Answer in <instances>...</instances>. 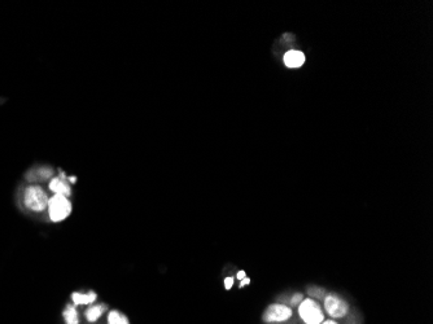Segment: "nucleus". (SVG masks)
Here are the masks:
<instances>
[{"instance_id":"nucleus-18","label":"nucleus","mask_w":433,"mask_h":324,"mask_svg":"<svg viewBox=\"0 0 433 324\" xmlns=\"http://www.w3.org/2000/svg\"><path fill=\"white\" fill-rule=\"evenodd\" d=\"M68 179L72 182V183H75V181H77V178H75V177H70V178H68Z\"/></svg>"},{"instance_id":"nucleus-9","label":"nucleus","mask_w":433,"mask_h":324,"mask_svg":"<svg viewBox=\"0 0 433 324\" xmlns=\"http://www.w3.org/2000/svg\"><path fill=\"white\" fill-rule=\"evenodd\" d=\"M52 169L50 168H41L39 170H33L28 174V179H30V182H37V181H43V179H48L52 177Z\"/></svg>"},{"instance_id":"nucleus-12","label":"nucleus","mask_w":433,"mask_h":324,"mask_svg":"<svg viewBox=\"0 0 433 324\" xmlns=\"http://www.w3.org/2000/svg\"><path fill=\"white\" fill-rule=\"evenodd\" d=\"M108 324H130V321L126 315L121 314L119 311H112L108 316Z\"/></svg>"},{"instance_id":"nucleus-17","label":"nucleus","mask_w":433,"mask_h":324,"mask_svg":"<svg viewBox=\"0 0 433 324\" xmlns=\"http://www.w3.org/2000/svg\"><path fill=\"white\" fill-rule=\"evenodd\" d=\"M244 277H245V272H244V271H239V272H237V279H240V280H241V279H244Z\"/></svg>"},{"instance_id":"nucleus-14","label":"nucleus","mask_w":433,"mask_h":324,"mask_svg":"<svg viewBox=\"0 0 433 324\" xmlns=\"http://www.w3.org/2000/svg\"><path fill=\"white\" fill-rule=\"evenodd\" d=\"M301 302H303V294H300V293H296L291 299V305L292 306H296Z\"/></svg>"},{"instance_id":"nucleus-2","label":"nucleus","mask_w":433,"mask_h":324,"mask_svg":"<svg viewBox=\"0 0 433 324\" xmlns=\"http://www.w3.org/2000/svg\"><path fill=\"white\" fill-rule=\"evenodd\" d=\"M299 314L306 324H322L324 315L321 305L312 298H308L300 303Z\"/></svg>"},{"instance_id":"nucleus-11","label":"nucleus","mask_w":433,"mask_h":324,"mask_svg":"<svg viewBox=\"0 0 433 324\" xmlns=\"http://www.w3.org/2000/svg\"><path fill=\"white\" fill-rule=\"evenodd\" d=\"M63 315H64V319H65L66 324H78L79 323L78 312H77L75 307H73L72 305L66 306L65 311L63 312Z\"/></svg>"},{"instance_id":"nucleus-16","label":"nucleus","mask_w":433,"mask_h":324,"mask_svg":"<svg viewBox=\"0 0 433 324\" xmlns=\"http://www.w3.org/2000/svg\"><path fill=\"white\" fill-rule=\"evenodd\" d=\"M249 283H250L249 279H243V281H241V284H240V288L245 287V285H248Z\"/></svg>"},{"instance_id":"nucleus-4","label":"nucleus","mask_w":433,"mask_h":324,"mask_svg":"<svg viewBox=\"0 0 433 324\" xmlns=\"http://www.w3.org/2000/svg\"><path fill=\"white\" fill-rule=\"evenodd\" d=\"M324 308L332 318H343L348 314L349 306L343 298H340L336 294H328L324 299Z\"/></svg>"},{"instance_id":"nucleus-19","label":"nucleus","mask_w":433,"mask_h":324,"mask_svg":"<svg viewBox=\"0 0 433 324\" xmlns=\"http://www.w3.org/2000/svg\"><path fill=\"white\" fill-rule=\"evenodd\" d=\"M322 324H337V323H335V321H332V320H328V321H324V323H322Z\"/></svg>"},{"instance_id":"nucleus-10","label":"nucleus","mask_w":433,"mask_h":324,"mask_svg":"<svg viewBox=\"0 0 433 324\" xmlns=\"http://www.w3.org/2000/svg\"><path fill=\"white\" fill-rule=\"evenodd\" d=\"M106 311V306L105 305H95V306H91L90 308H88L87 311H86V318H87L88 321H91V323H94V321H96L97 319L103 315V312Z\"/></svg>"},{"instance_id":"nucleus-15","label":"nucleus","mask_w":433,"mask_h":324,"mask_svg":"<svg viewBox=\"0 0 433 324\" xmlns=\"http://www.w3.org/2000/svg\"><path fill=\"white\" fill-rule=\"evenodd\" d=\"M232 284H234V279H232V277H227V279L225 280L226 289H231V288H232Z\"/></svg>"},{"instance_id":"nucleus-3","label":"nucleus","mask_w":433,"mask_h":324,"mask_svg":"<svg viewBox=\"0 0 433 324\" xmlns=\"http://www.w3.org/2000/svg\"><path fill=\"white\" fill-rule=\"evenodd\" d=\"M24 200H25V205L34 212H42V210L46 209L48 206V201H50L46 192L38 186H32V187L26 188Z\"/></svg>"},{"instance_id":"nucleus-6","label":"nucleus","mask_w":433,"mask_h":324,"mask_svg":"<svg viewBox=\"0 0 433 324\" xmlns=\"http://www.w3.org/2000/svg\"><path fill=\"white\" fill-rule=\"evenodd\" d=\"M50 190L55 192V195H61V196H70V186L65 182V179L53 178L50 182Z\"/></svg>"},{"instance_id":"nucleus-7","label":"nucleus","mask_w":433,"mask_h":324,"mask_svg":"<svg viewBox=\"0 0 433 324\" xmlns=\"http://www.w3.org/2000/svg\"><path fill=\"white\" fill-rule=\"evenodd\" d=\"M305 61V56L300 51H290L284 56V63L288 68H300Z\"/></svg>"},{"instance_id":"nucleus-1","label":"nucleus","mask_w":433,"mask_h":324,"mask_svg":"<svg viewBox=\"0 0 433 324\" xmlns=\"http://www.w3.org/2000/svg\"><path fill=\"white\" fill-rule=\"evenodd\" d=\"M70 212H72V204L68 200V197L55 195L48 201V213H50V218L53 222L64 221L66 217H69Z\"/></svg>"},{"instance_id":"nucleus-8","label":"nucleus","mask_w":433,"mask_h":324,"mask_svg":"<svg viewBox=\"0 0 433 324\" xmlns=\"http://www.w3.org/2000/svg\"><path fill=\"white\" fill-rule=\"evenodd\" d=\"M96 293L90 292L87 294H83V293H73L72 299L75 305H88V303H92L96 299Z\"/></svg>"},{"instance_id":"nucleus-5","label":"nucleus","mask_w":433,"mask_h":324,"mask_svg":"<svg viewBox=\"0 0 433 324\" xmlns=\"http://www.w3.org/2000/svg\"><path fill=\"white\" fill-rule=\"evenodd\" d=\"M292 311L291 308L284 305H270L263 312V321L266 323H280V321H285L291 318Z\"/></svg>"},{"instance_id":"nucleus-13","label":"nucleus","mask_w":433,"mask_h":324,"mask_svg":"<svg viewBox=\"0 0 433 324\" xmlns=\"http://www.w3.org/2000/svg\"><path fill=\"white\" fill-rule=\"evenodd\" d=\"M308 293L310 294V297H315V298H322L324 296V290L322 288H309Z\"/></svg>"}]
</instances>
